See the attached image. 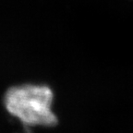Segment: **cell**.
I'll return each instance as SVG.
<instances>
[{
	"mask_svg": "<svg viewBox=\"0 0 133 133\" xmlns=\"http://www.w3.org/2000/svg\"><path fill=\"white\" fill-rule=\"evenodd\" d=\"M52 103L53 91L44 85L15 86L8 90L4 97L8 113L24 126H55L57 117L51 109Z\"/></svg>",
	"mask_w": 133,
	"mask_h": 133,
	"instance_id": "cell-1",
	"label": "cell"
}]
</instances>
